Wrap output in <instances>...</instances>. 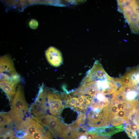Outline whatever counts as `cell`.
<instances>
[{
  "mask_svg": "<svg viewBox=\"0 0 139 139\" xmlns=\"http://www.w3.org/2000/svg\"><path fill=\"white\" fill-rule=\"evenodd\" d=\"M137 105L123 98L116 92L103 109L105 126L126 125L134 114Z\"/></svg>",
  "mask_w": 139,
  "mask_h": 139,
  "instance_id": "obj_1",
  "label": "cell"
},
{
  "mask_svg": "<svg viewBox=\"0 0 139 139\" xmlns=\"http://www.w3.org/2000/svg\"><path fill=\"white\" fill-rule=\"evenodd\" d=\"M0 81H7L16 84L20 77L15 69L11 57L7 55L2 56L0 59Z\"/></svg>",
  "mask_w": 139,
  "mask_h": 139,
  "instance_id": "obj_7",
  "label": "cell"
},
{
  "mask_svg": "<svg viewBox=\"0 0 139 139\" xmlns=\"http://www.w3.org/2000/svg\"><path fill=\"white\" fill-rule=\"evenodd\" d=\"M47 89L42 85L40 88L37 96L29 109V114L31 117L47 114L48 107L47 102Z\"/></svg>",
  "mask_w": 139,
  "mask_h": 139,
  "instance_id": "obj_9",
  "label": "cell"
},
{
  "mask_svg": "<svg viewBox=\"0 0 139 139\" xmlns=\"http://www.w3.org/2000/svg\"><path fill=\"white\" fill-rule=\"evenodd\" d=\"M15 134V130L10 127L0 128V139H7L14 136Z\"/></svg>",
  "mask_w": 139,
  "mask_h": 139,
  "instance_id": "obj_17",
  "label": "cell"
},
{
  "mask_svg": "<svg viewBox=\"0 0 139 139\" xmlns=\"http://www.w3.org/2000/svg\"><path fill=\"white\" fill-rule=\"evenodd\" d=\"M61 96L65 106L72 108L80 113L86 112L92 98L88 95L75 94L72 93L61 94Z\"/></svg>",
  "mask_w": 139,
  "mask_h": 139,
  "instance_id": "obj_6",
  "label": "cell"
},
{
  "mask_svg": "<svg viewBox=\"0 0 139 139\" xmlns=\"http://www.w3.org/2000/svg\"><path fill=\"white\" fill-rule=\"evenodd\" d=\"M11 109L8 112L14 124H20L28 116L29 109L25 100L23 89L19 85L11 101Z\"/></svg>",
  "mask_w": 139,
  "mask_h": 139,
  "instance_id": "obj_5",
  "label": "cell"
},
{
  "mask_svg": "<svg viewBox=\"0 0 139 139\" xmlns=\"http://www.w3.org/2000/svg\"><path fill=\"white\" fill-rule=\"evenodd\" d=\"M13 123L8 112H1L0 114V128L10 125Z\"/></svg>",
  "mask_w": 139,
  "mask_h": 139,
  "instance_id": "obj_18",
  "label": "cell"
},
{
  "mask_svg": "<svg viewBox=\"0 0 139 139\" xmlns=\"http://www.w3.org/2000/svg\"><path fill=\"white\" fill-rule=\"evenodd\" d=\"M80 113L70 107L65 106L63 109L59 118L66 125H69L75 123Z\"/></svg>",
  "mask_w": 139,
  "mask_h": 139,
  "instance_id": "obj_15",
  "label": "cell"
},
{
  "mask_svg": "<svg viewBox=\"0 0 139 139\" xmlns=\"http://www.w3.org/2000/svg\"><path fill=\"white\" fill-rule=\"evenodd\" d=\"M86 125L77 127L70 133L66 139H108V136H102L89 133Z\"/></svg>",
  "mask_w": 139,
  "mask_h": 139,
  "instance_id": "obj_11",
  "label": "cell"
},
{
  "mask_svg": "<svg viewBox=\"0 0 139 139\" xmlns=\"http://www.w3.org/2000/svg\"><path fill=\"white\" fill-rule=\"evenodd\" d=\"M16 84L7 81L0 82L1 89L4 92L10 102L12 101L16 93Z\"/></svg>",
  "mask_w": 139,
  "mask_h": 139,
  "instance_id": "obj_16",
  "label": "cell"
},
{
  "mask_svg": "<svg viewBox=\"0 0 139 139\" xmlns=\"http://www.w3.org/2000/svg\"><path fill=\"white\" fill-rule=\"evenodd\" d=\"M45 55L48 63L54 66H59L63 63L61 53L58 50L54 47H49L46 51Z\"/></svg>",
  "mask_w": 139,
  "mask_h": 139,
  "instance_id": "obj_14",
  "label": "cell"
},
{
  "mask_svg": "<svg viewBox=\"0 0 139 139\" xmlns=\"http://www.w3.org/2000/svg\"><path fill=\"white\" fill-rule=\"evenodd\" d=\"M101 82V80L98 79L85 83L72 93L75 94L88 95L93 97L102 89Z\"/></svg>",
  "mask_w": 139,
  "mask_h": 139,
  "instance_id": "obj_10",
  "label": "cell"
},
{
  "mask_svg": "<svg viewBox=\"0 0 139 139\" xmlns=\"http://www.w3.org/2000/svg\"><path fill=\"white\" fill-rule=\"evenodd\" d=\"M18 131L24 132L26 139H53L47 128L38 123L31 116L27 117L18 126Z\"/></svg>",
  "mask_w": 139,
  "mask_h": 139,
  "instance_id": "obj_4",
  "label": "cell"
},
{
  "mask_svg": "<svg viewBox=\"0 0 139 139\" xmlns=\"http://www.w3.org/2000/svg\"><path fill=\"white\" fill-rule=\"evenodd\" d=\"M47 91L46 99L48 111L50 115L59 118L65 106L61 94L53 90L47 89Z\"/></svg>",
  "mask_w": 139,
  "mask_h": 139,
  "instance_id": "obj_8",
  "label": "cell"
},
{
  "mask_svg": "<svg viewBox=\"0 0 139 139\" xmlns=\"http://www.w3.org/2000/svg\"><path fill=\"white\" fill-rule=\"evenodd\" d=\"M117 11L123 15L133 33L139 34V0H117Z\"/></svg>",
  "mask_w": 139,
  "mask_h": 139,
  "instance_id": "obj_3",
  "label": "cell"
},
{
  "mask_svg": "<svg viewBox=\"0 0 139 139\" xmlns=\"http://www.w3.org/2000/svg\"><path fill=\"white\" fill-rule=\"evenodd\" d=\"M108 74L98 61L94 62L92 67L88 73L82 81L81 85L85 83L106 76Z\"/></svg>",
  "mask_w": 139,
  "mask_h": 139,
  "instance_id": "obj_13",
  "label": "cell"
},
{
  "mask_svg": "<svg viewBox=\"0 0 139 139\" xmlns=\"http://www.w3.org/2000/svg\"><path fill=\"white\" fill-rule=\"evenodd\" d=\"M32 118L47 127L55 139H66L76 127L75 123L71 125H66L59 118L49 114Z\"/></svg>",
  "mask_w": 139,
  "mask_h": 139,
  "instance_id": "obj_2",
  "label": "cell"
},
{
  "mask_svg": "<svg viewBox=\"0 0 139 139\" xmlns=\"http://www.w3.org/2000/svg\"><path fill=\"white\" fill-rule=\"evenodd\" d=\"M29 25L31 28L32 29H35L38 26V23L36 20L32 19L30 21Z\"/></svg>",
  "mask_w": 139,
  "mask_h": 139,
  "instance_id": "obj_19",
  "label": "cell"
},
{
  "mask_svg": "<svg viewBox=\"0 0 139 139\" xmlns=\"http://www.w3.org/2000/svg\"><path fill=\"white\" fill-rule=\"evenodd\" d=\"M125 126L121 124L118 126H108L96 127L89 128L88 132L90 134L102 136L112 135L123 131Z\"/></svg>",
  "mask_w": 139,
  "mask_h": 139,
  "instance_id": "obj_12",
  "label": "cell"
}]
</instances>
